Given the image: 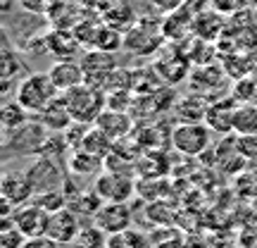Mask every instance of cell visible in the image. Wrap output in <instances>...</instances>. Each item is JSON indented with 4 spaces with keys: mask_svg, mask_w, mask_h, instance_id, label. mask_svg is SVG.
<instances>
[{
    "mask_svg": "<svg viewBox=\"0 0 257 248\" xmlns=\"http://www.w3.org/2000/svg\"><path fill=\"white\" fill-rule=\"evenodd\" d=\"M60 96H62L72 120L79 124H95L102 110L107 108V93L86 81L69 89L67 93H60Z\"/></svg>",
    "mask_w": 257,
    "mask_h": 248,
    "instance_id": "1",
    "label": "cell"
},
{
    "mask_svg": "<svg viewBox=\"0 0 257 248\" xmlns=\"http://www.w3.org/2000/svg\"><path fill=\"white\" fill-rule=\"evenodd\" d=\"M57 96H60V91L55 89V84L50 81L48 72H34L22 76V81H17V89H15V98L31 115L43 112Z\"/></svg>",
    "mask_w": 257,
    "mask_h": 248,
    "instance_id": "2",
    "label": "cell"
},
{
    "mask_svg": "<svg viewBox=\"0 0 257 248\" xmlns=\"http://www.w3.org/2000/svg\"><path fill=\"white\" fill-rule=\"evenodd\" d=\"M48 136H50V131H48L36 117H31L27 124L12 129V131H5V143H3V148H5L8 157L41 155Z\"/></svg>",
    "mask_w": 257,
    "mask_h": 248,
    "instance_id": "3",
    "label": "cell"
},
{
    "mask_svg": "<svg viewBox=\"0 0 257 248\" xmlns=\"http://www.w3.org/2000/svg\"><path fill=\"white\" fill-rule=\"evenodd\" d=\"M212 134L214 131L205 122H179L172 129L169 141H172L174 150H179L181 155L198 157L212 146Z\"/></svg>",
    "mask_w": 257,
    "mask_h": 248,
    "instance_id": "4",
    "label": "cell"
},
{
    "mask_svg": "<svg viewBox=\"0 0 257 248\" xmlns=\"http://www.w3.org/2000/svg\"><path fill=\"white\" fill-rule=\"evenodd\" d=\"M162 38H165L162 22L153 24L150 19H138L136 24L124 34V48L134 55H150L160 48Z\"/></svg>",
    "mask_w": 257,
    "mask_h": 248,
    "instance_id": "5",
    "label": "cell"
},
{
    "mask_svg": "<svg viewBox=\"0 0 257 248\" xmlns=\"http://www.w3.org/2000/svg\"><path fill=\"white\" fill-rule=\"evenodd\" d=\"M27 177L31 182L34 196L46 191H55V189H64V184H67V175L60 170L55 157L50 155H38L36 162L27 167Z\"/></svg>",
    "mask_w": 257,
    "mask_h": 248,
    "instance_id": "6",
    "label": "cell"
},
{
    "mask_svg": "<svg viewBox=\"0 0 257 248\" xmlns=\"http://www.w3.org/2000/svg\"><path fill=\"white\" fill-rule=\"evenodd\" d=\"M93 191L100 196L105 203H126L134 193H136V184L131 172H112V170H102L95 177V186Z\"/></svg>",
    "mask_w": 257,
    "mask_h": 248,
    "instance_id": "7",
    "label": "cell"
},
{
    "mask_svg": "<svg viewBox=\"0 0 257 248\" xmlns=\"http://www.w3.org/2000/svg\"><path fill=\"white\" fill-rule=\"evenodd\" d=\"M12 222L27 239H34V236H43L48 231V222H50V212L46 208H41L38 203H24L15 208L12 212Z\"/></svg>",
    "mask_w": 257,
    "mask_h": 248,
    "instance_id": "8",
    "label": "cell"
},
{
    "mask_svg": "<svg viewBox=\"0 0 257 248\" xmlns=\"http://www.w3.org/2000/svg\"><path fill=\"white\" fill-rule=\"evenodd\" d=\"M81 217L67 205L62 210L50 212V222H48V236L50 239L60 241L62 246H72L74 241L79 239V231H81Z\"/></svg>",
    "mask_w": 257,
    "mask_h": 248,
    "instance_id": "9",
    "label": "cell"
},
{
    "mask_svg": "<svg viewBox=\"0 0 257 248\" xmlns=\"http://www.w3.org/2000/svg\"><path fill=\"white\" fill-rule=\"evenodd\" d=\"M131 222H134V212L128 208V203H102L93 217V224H98L107 236L128 229Z\"/></svg>",
    "mask_w": 257,
    "mask_h": 248,
    "instance_id": "10",
    "label": "cell"
},
{
    "mask_svg": "<svg viewBox=\"0 0 257 248\" xmlns=\"http://www.w3.org/2000/svg\"><path fill=\"white\" fill-rule=\"evenodd\" d=\"M0 198L10 201L15 208L34 201V189H31L27 172H5L0 182Z\"/></svg>",
    "mask_w": 257,
    "mask_h": 248,
    "instance_id": "11",
    "label": "cell"
},
{
    "mask_svg": "<svg viewBox=\"0 0 257 248\" xmlns=\"http://www.w3.org/2000/svg\"><path fill=\"white\" fill-rule=\"evenodd\" d=\"M48 76L60 93H67L69 89L86 81V72H83L81 62L76 60H55L53 67L48 69Z\"/></svg>",
    "mask_w": 257,
    "mask_h": 248,
    "instance_id": "12",
    "label": "cell"
},
{
    "mask_svg": "<svg viewBox=\"0 0 257 248\" xmlns=\"http://www.w3.org/2000/svg\"><path fill=\"white\" fill-rule=\"evenodd\" d=\"M238 108V103L233 98H219V101L210 103L207 115H205V124L214 131V134H229L233 131V112Z\"/></svg>",
    "mask_w": 257,
    "mask_h": 248,
    "instance_id": "13",
    "label": "cell"
},
{
    "mask_svg": "<svg viewBox=\"0 0 257 248\" xmlns=\"http://www.w3.org/2000/svg\"><path fill=\"white\" fill-rule=\"evenodd\" d=\"M34 117H36V120L41 122L50 134H64V131L74 124L72 115H69V110H67V105H64V101H62V96H57L46 110L38 112V115H34Z\"/></svg>",
    "mask_w": 257,
    "mask_h": 248,
    "instance_id": "14",
    "label": "cell"
},
{
    "mask_svg": "<svg viewBox=\"0 0 257 248\" xmlns=\"http://www.w3.org/2000/svg\"><path fill=\"white\" fill-rule=\"evenodd\" d=\"M95 127L100 129L107 138H112V141H119V138H124L128 131H131L134 122H131V117H128L126 112L105 108V110H102V115L98 117V122H95Z\"/></svg>",
    "mask_w": 257,
    "mask_h": 248,
    "instance_id": "15",
    "label": "cell"
},
{
    "mask_svg": "<svg viewBox=\"0 0 257 248\" xmlns=\"http://www.w3.org/2000/svg\"><path fill=\"white\" fill-rule=\"evenodd\" d=\"M43 46H46L48 53H53L57 60H74L76 50H79V38L74 36V31H64V29H57V31H50L46 38H43Z\"/></svg>",
    "mask_w": 257,
    "mask_h": 248,
    "instance_id": "16",
    "label": "cell"
},
{
    "mask_svg": "<svg viewBox=\"0 0 257 248\" xmlns=\"http://www.w3.org/2000/svg\"><path fill=\"white\" fill-rule=\"evenodd\" d=\"M193 34L202 41H217L224 34V15L217 10H200L193 17Z\"/></svg>",
    "mask_w": 257,
    "mask_h": 248,
    "instance_id": "17",
    "label": "cell"
},
{
    "mask_svg": "<svg viewBox=\"0 0 257 248\" xmlns=\"http://www.w3.org/2000/svg\"><path fill=\"white\" fill-rule=\"evenodd\" d=\"M105 170V160L98 155H93L88 150H72V157H69V172L79 177H91V175H100Z\"/></svg>",
    "mask_w": 257,
    "mask_h": 248,
    "instance_id": "18",
    "label": "cell"
},
{
    "mask_svg": "<svg viewBox=\"0 0 257 248\" xmlns=\"http://www.w3.org/2000/svg\"><path fill=\"white\" fill-rule=\"evenodd\" d=\"M31 117H34V115H31L17 98H15V101H8L3 108H0V124H3L5 131H12V129L27 124Z\"/></svg>",
    "mask_w": 257,
    "mask_h": 248,
    "instance_id": "19",
    "label": "cell"
},
{
    "mask_svg": "<svg viewBox=\"0 0 257 248\" xmlns=\"http://www.w3.org/2000/svg\"><path fill=\"white\" fill-rule=\"evenodd\" d=\"M233 131L240 136H257V105L245 103L233 112Z\"/></svg>",
    "mask_w": 257,
    "mask_h": 248,
    "instance_id": "20",
    "label": "cell"
},
{
    "mask_svg": "<svg viewBox=\"0 0 257 248\" xmlns=\"http://www.w3.org/2000/svg\"><path fill=\"white\" fill-rule=\"evenodd\" d=\"M93 48H95V50H105V53H114V50L124 48V34H121L119 29L110 27V24L105 22V24H100L98 34H95Z\"/></svg>",
    "mask_w": 257,
    "mask_h": 248,
    "instance_id": "21",
    "label": "cell"
},
{
    "mask_svg": "<svg viewBox=\"0 0 257 248\" xmlns=\"http://www.w3.org/2000/svg\"><path fill=\"white\" fill-rule=\"evenodd\" d=\"M107 246L110 248H153L150 243V236H146L143 231L138 229H124L119 234H112L107 239Z\"/></svg>",
    "mask_w": 257,
    "mask_h": 248,
    "instance_id": "22",
    "label": "cell"
},
{
    "mask_svg": "<svg viewBox=\"0 0 257 248\" xmlns=\"http://www.w3.org/2000/svg\"><path fill=\"white\" fill-rule=\"evenodd\" d=\"M231 98L238 105H245V103L257 105V74H248V76H243V79H238L233 84Z\"/></svg>",
    "mask_w": 257,
    "mask_h": 248,
    "instance_id": "23",
    "label": "cell"
},
{
    "mask_svg": "<svg viewBox=\"0 0 257 248\" xmlns=\"http://www.w3.org/2000/svg\"><path fill=\"white\" fill-rule=\"evenodd\" d=\"M107 234L98 227V224H86L79 231V239L74 241V248H105L107 246Z\"/></svg>",
    "mask_w": 257,
    "mask_h": 248,
    "instance_id": "24",
    "label": "cell"
},
{
    "mask_svg": "<svg viewBox=\"0 0 257 248\" xmlns=\"http://www.w3.org/2000/svg\"><path fill=\"white\" fill-rule=\"evenodd\" d=\"M210 8L217 10L224 17H231V15H236L238 10H243V0H210Z\"/></svg>",
    "mask_w": 257,
    "mask_h": 248,
    "instance_id": "25",
    "label": "cell"
},
{
    "mask_svg": "<svg viewBox=\"0 0 257 248\" xmlns=\"http://www.w3.org/2000/svg\"><path fill=\"white\" fill-rule=\"evenodd\" d=\"M22 248H64L60 241L50 239L48 234H43V236H34V239H27L24 243H22Z\"/></svg>",
    "mask_w": 257,
    "mask_h": 248,
    "instance_id": "26",
    "label": "cell"
},
{
    "mask_svg": "<svg viewBox=\"0 0 257 248\" xmlns=\"http://www.w3.org/2000/svg\"><path fill=\"white\" fill-rule=\"evenodd\" d=\"M150 5H153L157 12H162V15H172V12H176L179 8H184L186 0H150Z\"/></svg>",
    "mask_w": 257,
    "mask_h": 248,
    "instance_id": "27",
    "label": "cell"
},
{
    "mask_svg": "<svg viewBox=\"0 0 257 248\" xmlns=\"http://www.w3.org/2000/svg\"><path fill=\"white\" fill-rule=\"evenodd\" d=\"M250 5H252V10L257 12V0H250Z\"/></svg>",
    "mask_w": 257,
    "mask_h": 248,
    "instance_id": "28",
    "label": "cell"
},
{
    "mask_svg": "<svg viewBox=\"0 0 257 248\" xmlns=\"http://www.w3.org/2000/svg\"><path fill=\"white\" fill-rule=\"evenodd\" d=\"M105 248H110V246H105Z\"/></svg>",
    "mask_w": 257,
    "mask_h": 248,
    "instance_id": "29",
    "label": "cell"
},
{
    "mask_svg": "<svg viewBox=\"0 0 257 248\" xmlns=\"http://www.w3.org/2000/svg\"><path fill=\"white\" fill-rule=\"evenodd\" d=\"M207 3H210V0H207Z\"/></svg>",
    "mask_w": 257,
    "mask_h": 248,
    "instance_id": "30",
    "label": "cell"
}]
</instances>
